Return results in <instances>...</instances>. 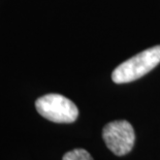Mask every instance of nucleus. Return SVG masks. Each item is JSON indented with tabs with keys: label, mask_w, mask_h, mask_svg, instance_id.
Instances as JSON below:
<instances>
[{
	"label": "nucleus",
	"mask_w": 160,
	"mask_h": 160,
	"mask_svg": "<svg viewBox=\"0 0 160 160\" xmlns=\"http://www.w3.org/2000/svg\"><path fill=\"white\" fill-rule=\"evenodd\" d=\"M160 63V46L142 51L121 63L112 73V79L116 84L130 83L141 79L154 69Z\"/></svg>",
	"instance_id": "1"
},
{
	"label": "nucleus",
	"mask_w": 160,
	"mask_h": 160,
	"mask_svg": "<svg viewBox=\"0 0 160 160\" xmlns=\"http://www.w3.org/2000/svg\"><path fill=\"white\" fill-rule=\"evenodd\" d=\"M37 112L55 123H72L79 117L77 105L60 94H47L35 101Z\"/></svg>",
	"instance_id": "2"
},
{
	"label": "nucleus",
	"mask_w": 160,
	"mask_h": 160,
	"mask_svg": "<svg viewBox=\"0 0 160 160\" xmlns=\"http://www.w3.org/2000/svg\"><path fill=\"white\" fill-rule=\"evenodd\" d=\"M102 138L108 148L118 156H123L130 152L135 142L133 127L124 120L114 121L105 125Z\"/></svg>",
	"instance_id": "3"
},
{
	"label": "nucleus",
	"mask_w": 160,
	"mask_h": 160,
	"mask_svg": "<svg viewBox=\"0 0 160 160\" xmlns=\"http://www.w3.org/2000/svg\"><path fill=\"white\" fill-rule=\"evenodd\" d=\"M62 160H93L92 156L84 149H74L67 152Z\"/></svg>",
	"instance_id": "4"
}]
</instances>
